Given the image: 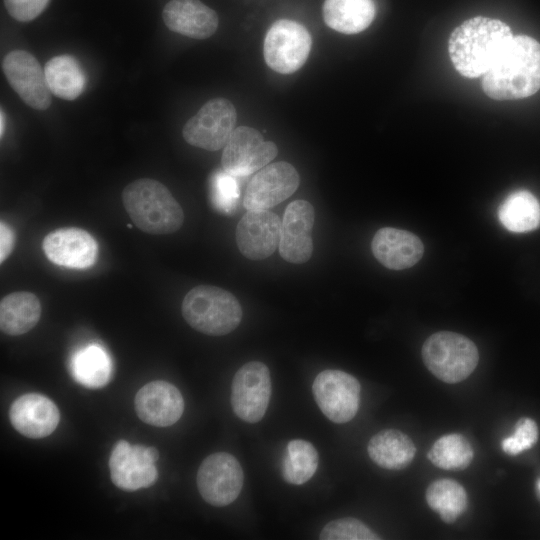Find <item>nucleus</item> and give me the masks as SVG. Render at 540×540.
Here are the masks:
<instances>
[{
	"instance_id": "obj_27",
	"label": "nucleus",
	"mask_w": 540,
	"mask_h": 540,
	"mask_svg": "<svg viewBox=\"0 0 540 540\" xmlns=\"http://www.w3.org/2000/svg\"><path fill=\"white\" fill-rule=\"evenodd\" d=\"M428 506L436 511L445 523H453L462 515L468 504L464 487L452 479L432 482L425 493Z\"/></svg>"
},
{
	"instance_id": "obj_31",
	"label": "nucleus",
	"mask_w": 540,
	"mask_h": 540,
	"mask_svg": "<svg viewBox=\"0 0 540 540\" xmlns=\"http://www.w3.org/2000/svg\"><path fill=\"white\" fill-rule=\"evenodd\" d=\"M321 540H377L380 537L367 525L355 518H342L329 522L322 529Z\"/></svg>"
},
{
	"instance_id": "obj_4",
	"label": "nucleus",
	"mask_w": 540,
	"mask_h": 540,
	"mask_svg": "<svg viewBox=\"0 0 540 540\" xmlns=\"http://www.w3.org/2000/svg\"><path fill=\"white\" fill-rule=\"evenodd\" d=\"M181 313L195 330L221 336L235 330L242 319V308L229 291L212 285L192 288L184 297Z\"/></svg>"
},
{
	"instance_id": "obj_20",
	"label": "nucleus",
	"mask_w": 540,
	"mask_h": 540,
	"mask_svg": "<svg viewBox=\"0 0 540 540\" xmlns=\"http://www.w3.org/2000/svg\"><path fill=\"white\" fill-rule=\"evenodd\" d=\"M374 257L386 268L403 270L415 265L423 256L424 246L418 236L403 229H379L371 242Z\"/></svg>"
},
{
	"instance_id": "obj_17",
	"label": "nucleus",
	"mask_w": 540,
	"mask_h": 540,
	"mask_svg": "<svg viewBox=\"0 0 540 540\" xmlns=\"http://www.w3.org/2000/svg\"><path fill=\"white\" fill-rule=\"evenodd\" d=\"M45 256L54 264L74 269L92 266L98 255L95 239L77 227L56 229L42 243Z\"/></svg>"
},
{
	"instance_id": "obj_15",
	"label": "nucleus",
	"mask_w": 540,
	"mask_h": 540,
	"mask_svg": "<svg viewBox=\"0 0 540 540\" xmlns=\"http://www.w3.org/2000/svg\"><path fill=\"white\" fill-rule=\"evenodd\" d=\"M315 221V211L306 200H295L285 209L281 222L279 242L280 256L287 262L301 264L307 262L313 252L311 237Z\"/></svg>"
},
{
	"instance_id": "obj_7",
	"label": "nucleus",
	"mask_w": 540,
	"mask_h": 540,
	"mask_svg": "<svg viewBox=\"0 0 540 540\" xmlns=\"http://www.w3.org/2000/svg\"><path fill=\"white\" fill-rule=\"evenodd\" d=\"M237 113L234 105L225 98L206 102L183 127L185 141L208 151L223 148L235 129Z\"/></svg>"
},
{
	"instance_id": "obj_1",
	"label": "nucleus",
	"mask_w": 540,
	"mask_h": 540,
	"mask_svg": "<svg viewBox=\"0 0 540 540\" xmlns=\"http://www.w3.org/2000/svg\"><path fill=\"white\" fill-rule=\"evenodd\" d=\"M484 93L496 100L529 97L540 89V43L514 36L483 75Z\"/></svg>"
},
{
	"instance_id": "obj_6",
	"label": "nucleus",
	"mask_w": 540,
	"mask_h": 540,
	"mask_svg": "<svg viewBox=\"0 0 540 540\" xmlns=\"http://www.w3.org/2000/svg\"><path fill=\"white\" fill-rule=\"evenodd\" d=\"M312 39L307 29L300 23L280 19L268 29L263 45L266 64L281 74H290L300 69L306 62Z\"/></svg>"
},
{
	"instance_id": "obj_28",
	"label": "nucleus",
	"mask_w": 540,
	"mask_h": 540,
	"mask_svg": "<svg viewBox=\"0 0 540 540\" xmlns=\"http://www.w3.org/2000/svg\"><path fill=\"white\" fill-rule=\"evenodd\" d=\"M72 371L75 380L82 386L90 389L101 388L110 379V359L101 347L89 345L75 354Z\"/></svg>"
},
{
	"instance_id": "obj_36",
	"label": "nucleus",
	"mask_w": 540,
	"mask_h": 540,
	"mask_svg": "<svg viewBox=\"0 0 540 540\" xmlns=\"http://www.w3.org/2000/svg\"><path fill=\"white\" fill-rule=\"evenodd\" d=\"M0 119H1V122H0V123H1V124H0V126H1L0 134H1V137H2L3 131H4V113H3L2 110H1V116H0Z\"/></svg>"
},
{
	"instance_id": "obj_12",
	"label": "nucleus",
	"mask_w": 540,
	"mask_h": 540,
	"mask_svg": "<svg viewBox=\"0 0 540 540\" xmlns=\"http://www.w3.org/2000/svg\"><path fill=\"white\" fill-rule=\"evenodd\" d=\"M270 396V372L264 363L250 361L235 373L231 386V405L241 420L248 423L260 421L266 413Z\"/></svg>"
},
{
	"instance_id": "obj_32",
	"label": "nucleus",
	"mask_w": 540,
	"mask_h": 540,
	"mask_svg": "<svg viewBox=\"0 0 540 540\" xmlns=\"http://www.w3.org/2000/svg\"><path fill=\"white\" fill-rule=\"evenodd\" d=\"M212 201L216 208L230 213L239 199V186L236 177L226 171L216 172L211 179Z\"/></svg>"
},
{
	"instance_id": "obj_16",
	"label": "nucleus",
	"mask_w": 540,
	"mask_h": 540,
	"mask_svg": "<svg viewBox=\"0 0 540 540\" xmlns=\"http://www.w3.org/2000/svg\"><path fill=\"white\" fill-rule=\"evenodd\" d=\"M281 221L268 210H247L236 227L239 251L248 259L263 260L271 256L280 242Z\"/></svg>"
},
{
	"instance_id": "obj_13",
	"label": "nucleus",
	"mask_w": 540,
	"mask_h": 540,
	"mask_svg": "<svg viewBox=\"0 0 540 540\" xmlns=\"http://www.w3.org/2000/svg\"><path fill=\"white\" fill-rule=\"evenodd\" d=\"M5 77L25 104L36 110H46L51 105V91L45 72L38 60L29 52L14 50L2 61Z\"/></svg>"
},
{
	"instance_id": "obj_30",
	"label": "nucleus",
	"mask_w": 540,
	"mask_h": 540,
	"mask_svg": "<svg viewBox=\"0 0 540 540\" xmlns=\"http://www.w3.org/2000/svg\"><path fill=\"white\" fill-rule=\"evenodd\" d=\"M318 468V453L308 441L294 439L288 442L282 462V474L286 482L302 485Z\"/></svg>"
},
{
	"instance_id": "obj_29",
	"label": "nucleus",
	"mask_w": 540,
	"mask_h": 540,
	"mask_svg": "<svg viewBox=\"0 0 540 540\" xmlns=\"http://www.w3.org/2000/svg\"><path fill=\"white\" fill-rule=\"evenodd\" d=\"M473 448L469 440L458 433L446 434L437 439L427 453L431 463L444 470L461 471L473 460Z\"/></svg>"
},
{
	"instance_id": "obj_23",
	"label": "nucleus",
	"mask_w": 540,
	"mask_h": 540,
	"mask_svg": "<svg viewBox=\"0 0 540 540\" xmlns=\"http://www.w3.org/2000/svg\"><path fill=\"white\" fill-rule=\"evenodd\" d=\"M42 308L39 298L28 291L4 296L0 302V328L10 336L27 333L36 326Z\"/></svg>"
},
{
	"instance_id": "obj_25",
	"label": "nucleus",
	"mask_w": 540,
	"mask_h": 540,
	"mask_svg": "<svg viewBox=\"0 0 540 540\" xmlns=\"http://www.w3.org/2000/svg\"><path fill=\"white\" fill-rule=\"evenodd\" d=\"M498 219L510 232L533 231L540 226V202L531 192L516 190L500 204Z\"/></svg>"
},
{
	"instance_id": "obj_26",
	"label": "nucleus",
	"mask_w": 540,
	"mask_h": 540,
	"mask_svg": "<svg viewBox=\"0 0 540 540\" xmlns=\"http://www.w3.org/2000/svg\"><path fill=\"white\" fill-rule=\"evenodd\" d=\"M51 93L64 100L76 99L84 90L85 77L78 61L70 55L51 58L44 68Z\"/></svg>"
},
{
	"instance_id": "obj_24",
	"label": "nucleus",
	"mask_w": 540,
	"mask_h": 540,
	"mask_svg": "<svg viewBox=\"0 0 540 540\" xmlns=\"http://www.w3.org/2000/svg\"><path fill=\"white\" fill-rule=\"evenodd\" d=\"M375 13L373 0H325L323 4L325 23L344 34L365 30L372 23Z\"/></svg>"
},
{
	"instance_id": "obj_18",
	"label": "nucleus",
	"mask_w": 540,
	"mask_h": 540,
	"mask_svg": "<svg viewBox=\"0 0 540 540\" xmlns=\"http://www.w3.org/2000/svg\"><path fill=\"white\" fill-rule=\"evenodd\" d=\"M134 405L138 417L156 427L173 425L184 411L180 391L173 384L162 380L145 384L137 392Z\"/></svg>"
},
{
	"instance_id": "obj_11",
	"label": "nucleus",
	"mask_w": 540,
	"mask_h": 540,
	"mask_svg": "<svg viewBox=\"0 0 540 540\" xmlns=\"http://www.w3.org/2000/svg\"><path fill=\"white\" fill-rule=\"evenodd\" d=\"M277 154L275 143L265 141L258 130L239 126L223 147L221 164L227 173L244 177L268 165Z\"/></svg>"
},
{
	"instance_id": "obj_33",
	"label": "nucleus",
	"mask_w": 540,
	"mask_h": 540,
	"mask_svg": "<svg viewBox=\"0 0 540 540\" xmlns=\"http://www.w3.org/2000/svg\"><path fill=\"white\" fill-rule=\"evenodd\" d=\"M538 439V427L536 422L528 417L520 418L512 436L502 440V450L511 456L518 455L524 450L530 449Z\"/></svg>"
},
{
	"instance_id": "obj_10",
	"label": "nucleus",
	"mask_w": 540,
	"mask_h": 540,
	"mask_svg": "<svg viewBox=\"0 0 540 540\" xmlns=\"http://www.w3.org/2000/svg\"><path fill=\"white\" fill-rule=\"evenodd\" d=\"M159 458L155 447L130 445L118 441L109 458L110 477L119 489L132 492L151 486L158 477L154 463Z\"/></svg>"
},
{
	"instance_id": "obj_21",
	"label": "nucleus",
	"mask_w": 540,
	"mask_h": 540,
	"mask_svg": "<svg viewBox=\"0 0 540 540\" xmlns=\"http://www.w3.org/2000/svg\"><path fill=\"white\" fill-rule=\"evenodd\" d=\"M162 16L171 31L194 39L209 38L219 24L216 12L199 0H171Z\"/></svg>"
},
{
	"instance_id": "obj_14",
	"label": "nucleus",
	"mask_w": 540,
	"mask_h": 540,
	"mask_svg": "<svg viewBox=\"0 0 540 540\" xmlns=\"http://www.w3.org/2000/svg\"><path fill=\"white\" fill-rule=\"evenodd\" d=\"M299 183V174L290 163L280 161L268 164L247 185L244 207L246 210H267L289 198Z\"/></svg>"
},
{
	"instance_id": "obj_2",
	"label": "nucleus",
	"mask_w": 540,
	"mask_h": 540,
	"mask_svg": "<svg viewBox=\"0 0 540 540\" xmlns=\"http://www.w3.org/2000/svg\"><path fill=\"white\" fill-rule=\"evenodd\" d=\"M513 37L506 23L477 16L452 31L448 51L455 69L462 76L477 78L488 71Z\"/></svg>"
},
{
	"instance_id": "obj_19",
	"label": "nucleus",
	"mask_w": 540,
	"mask_h": 540,
	"mask_svg": "<svg viewBox=\"0 0 540 540\" xmlns=\"http://www.w3.org/2000/svg\"><path fill=\"white\" fill-rule=\"evenodd\" d=\"M9 418L12 426L22 435L39 439L54 432L60 421L55 403L38 393L18 397L11 405Z\"/></svg>"
},
{
	"instance_id": "obj_37",
	"label": "nucleus",
	"mask_w": 540,
	"mask_h": 540,
	"mask_svg": "<svg viewBox=\"0 0 540 540\" xmlns=\"http://www.w3.org/2000/svg\"><path fill=\"white\" fill-rule=\"evenodd\" d=\"M537 492L540 495V479L536 483Z\"/></svg>"
},
{
	"instance_id": "obj_9",
	"label": "nucleus",
	"mask_w": 540,
	"mask_h": 540,
	"mask_svg": "<svg viewBox=\"0 0 540 540\" xmlns=\"http://www.w3.org/2000/svg\"><path fill=\"white\" fill-rule=\"evenodd\" d=\"M244 474L238 460L227 452L206 457L197 472L196 483L202 498L209 504L222 507L239 496Z\"/></svg>"
},
{
	"instance_id": "obj_5",
	"label": "nucleus",
	"mask_w": 540,
	"mask_h": 540,
	"mask_svg": "<svg viewBox=\"0 0 540 540\" xmlns=\"http://www.w3.org/2000/svg\"><path fill=\"white\" fill-rule=\"evenodd\" d=\"M422 358L425 366L436 378L454 384L472 374L479 362V352L474 342L466 336L440 331L425 340Z\"/></svg>"
},
{
	"instance_id": "obj_22",
	"label": "nucleus",
	"mask_w": 540,
	"mask_h": 540,
	"mask_svg": "<svg viewBox=\"0 0 540 540\" xmlns=\"http://www.w3.org/2000/svg\"><path fill=\"white\" fill-rule=\"evenodd\" d=\"M367 451L371 460L387 470L406 468L414 459L416 447L412 439L396 429H385L369 441Z\"/></svg>"
},
{
	"instance_id": "obj_8",
	"label": "nucleus",
	"mask_w": 540,
	"mask_h": 540,
	"mask_svg": "<svg viewBox=\"0 0 540 540\" xmlns=\"http://www.w3.org/2000/svg\"><path fill=\"white\" fill-rule=\"evenodd\" d=\"M359 381L341 370L320 372L312 384V392L322 413L332 422L343 424L352 420L360 404Z\"/></svg>"
},
{
	"instance_id": "obj_34",
	"label": "nucleus",
	"mask_w": 540,
	"mask_h": 540,
	"mask_svg": "<svg viewBox=\"0 0 540 540\" xmlns=\"http://www.w3.org/2000/svg\"><path fill=\"white\" fill-rule=\"evenodd\" d=\"M50 0H4L8 13L17 21L29 22L38 17Z\"/></svg>"
},
{
	"instance_id": "obj_3",
	"label": "nucleus",
	"mask_w": 540,
	"mask_h": 540,
	"mask_svg": "<svg viewBox=\"0 0 540 540\" xmlns=\"http://www.w3.org/2000/svg\"><path fill=\"white\" fill-rule=\"evenodd\" d=\"M122 202L135 226L148 234H171L183 224L180 204L157 180L142 178L129 183L122 192Z\"/></svg>"
},
{
	"instance_id": "obj_35",
	"label": "nucleus",
	"mask_w": 540,
	"mask_h": 540,
	"mask_svg": "<svg viewBox=\"0 0 540 540\" xmlns=\"http://www.w3.org/2000/svg\"><path fill=\"white\" fill-rule=\"evenodd\" d=\"M13 233L11 228L3 221L0 223V262L3 263L13 249Z\"/></svg>"
}]
</instances>
